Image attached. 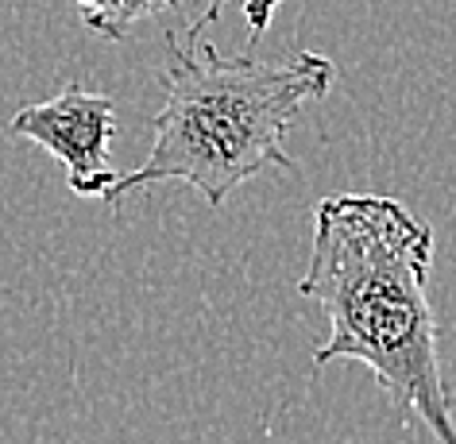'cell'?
<instances>
[{
	"label": "cell",
	"instance_id": "6",
	"mask_svg": "<svg viewBox=\"0 0 456 444\" xmlns=\"http://www.w3.org/2000/svg\"><path fill=\"white\" fill-rule=\"evenodd\" d=\"M89 4H94V0H77V8H89Z\"/></svg>",
	"mask_w": 456,
	"mask_h": 444
},
{
	"label": "cell",
	"instance_id": "5",
	"mask_svg": "<svg viewBox=\"0 0 456 444\" xmlns=\"http://www.w3.org/2000/svg\"><path fill=\"white\" fill-rule=\"evenodd\" d=\"M282 0H244V16H248V39H259L264 36V28L271 24V16H275V8Z\"/></svg>",
	"mask_w": 456,
	"mask_h": 444
},
{
	"label": "cell",
	"instance_id": "1",
	"mask_svg": "<svg viewBox=\"0 0 456 444\" xmlns=\"http://www.w3.org/2000/svg\"><path fill=\"white\" fill-rule=\"evenodd\" d=\"M433 229L387 193H337L314 213V252L298 294L329 317L314 367L356 359L406 421L456 444L429 305Z\"/></svg>",
	"mask_w": 456,
	"mask_h": 444
},
{
	"label": "cell",
	"instance_id": "2",
	"mask_svg": "<svg viewBox=\"0 0 456 444\" xmlns=\"http://www.w3.org/2000/svg\"><path fill=\"white\" fill-rule=\"evenodd\" d=\"M224 0L190 31L167 36V105L155 117L151 151L135 170L117 174L105 201L117 205L124 193L155 182H186L221 209L228 193L248 178L279 166L294 174L298 163L287 155V135L305 101H322L333 85V62L325 54L298 51L282 59H224L205 28L216 24Z\"/></svg>",
	"mask_w": 456,
	"mask_h": 444
},
{
	"label": "cell",
	"instance_id": "3",
	"mask_svg": "<svg viewBox=\"0 0 456 444\" xmlns=\"http://www.w3.org/2000/svg\"><path fill=\"white\" fill-rule=\"evenodd\" d=\"M16 140H31L66 166V182L77 198H105L117 182L109 170V143L117 135V105L105 93H89L82 85H66L59 97L20 109L8 120Z\"/></svg>",
	"mask_w": 456,
	"mask_h": 444
},
{
	"label": "cell",
	"instance_id": "4",
	"mask_svg": "<svg viewBox=\"0 0 456 444\" xmlns=\"http://www.w3.org/2000/svg\"><path fill=\"white\" fill-rule=\"evenodd\" d=\"M175 4L178 0H94L89 8H82V20L101 39H128V31L140 20L159 16Z\"/></svg>",
	"mask_w": 456,
	"mask_h": 444
}]
</instances>
